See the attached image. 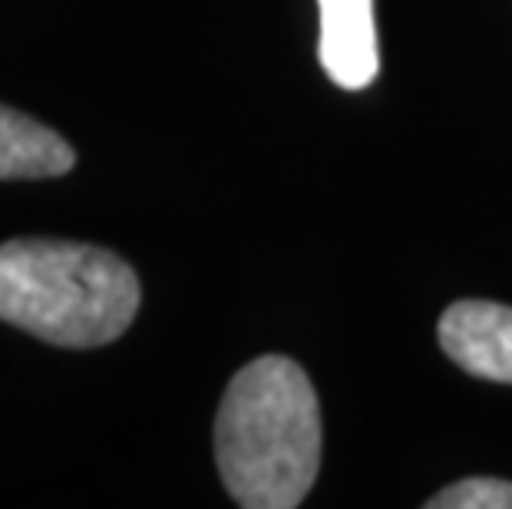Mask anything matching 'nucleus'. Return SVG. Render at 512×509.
Returning a JSON list of instances; mask_svg holds the SVG:
<instances>
[{
  "label": "nucleus",
  "mask_w": 512,
  "mask_h": 509,
  "mask_svg": "<svg viewBox=\"0 0 512 509\" xmlns=\"http://www.w3.org/2000/svg\"><path fill=\"white\" fill-rule=\"evenodd\" d=\"M321 404L291 357L265 354L232 377L215 417V463L245 509H294L321 470Z\"/></svg>",
  "instance_id": "1"
},
{
  "label": "nucleus",
  "mask_w": 512,
  "mask_h": 509,
  "mask_svg": "<svg viewBox=\"0 0 512 509\" xmlns=\"http://www.w3.org/2000/svg\"><path fill=\"white\" fill-rule=\"evenodd\" d=\"M440 348L460 371L512 384V308L496 301H456L437 324Z\"/></svg>",
  "instance_id": "3"
},
{
  "label": "nucleus",
  "mask_w": 512,
  "mask_h": 509,
  "mask_svg": "<svg viewBox=\"0 0 512 509\" xmlns=\"http://www.w3.org/2000/svg\"><path fill=\"white\" fill-rule=\"evenodd\" d=\"M318 60L341 90H364L380 70L374 0H318Z\"/></svg>",
  "instance_id": "4"
},
{
  "label": "nucleus",
  "mask_w": 512,
  "mask_h": 509,
  "mask_svg": "<svg viewBox=\"0 0 512 509\" xmlns=\"http://www.w3.org/2000/svg\"><path fill=\"white\" fill-rule=\"evenodd\" d=\"M143 288L110 248L63 238L0 245V321L57 344L103 348L133 324Z\"/></svg>",
  "instance_id": "2"
},
{
  "label": "nucleus",
  "mask_w": 512,
  "mask_h": 509,
  "mask_svg": "<svg viewBox=\"0 0 512 509\" xmlns=\"http://www.w3.org/2000/svg\"><path fill=\"white\" fill-rule=\"evenodd\" d=\"M73 146L50 126L0 106V179H53L70 172Z\"/></svg>",
  "instance_id": "5"
},
{
  "label": "nucleus",
  "mask_w": 512,
  "mask_h": 509,
  "mask_svg": "<svg viewBox=\"0 0 512 509\" xmlns=\"http://www.w3.org/2000/svg\"><path fill=\"white\" fill-rule=\"evenodd\" d=\"M427 509H512V483L496 476H470L430 496Z\"/></svg>",
  "instance_id": "6"
}]
</instances>
